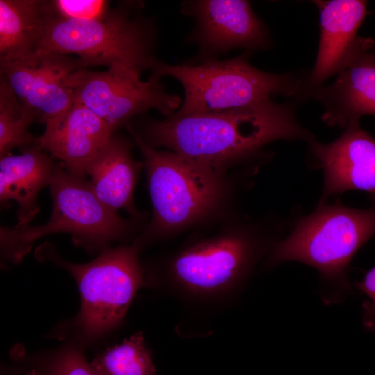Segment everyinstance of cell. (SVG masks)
Segmentation results:
<instances>
[{
    "mask_svg": "<svg viewBox=\"0 0 375 375\" xmlns=\"http://www.w3.org/2000/svg\"><path fill=\"white\" fill-rule=\"evenodd\" d=\"M133 142L112 135L90 163L88 181L97 198L110 210L124 209L135 220L143 216L133 202V193L144 164L132 156Z\"/></svg>",
    "mask_w": 375,
    "mask_h": 375,
    "instance_id": "16",
    "label": "cell"
},
{
    "mask_svg": "<svg viewBox=\"0 0 375 375\" xmlns=\"http://www.w3.org/2000/svg\"><path fill=\"white\" fill-rule=\"evenodd\" d=\"M181 10L194 20V26L185 41L198 47L196 55L184 63L199 65L217 60L219 55L235 49L252 53L272 47L266 25L247 1H185Z\"/></svg>",
    "mask_w": 375,
    "mask_h": 375,
    "instance_id": "10",
    "label": "cell"
},
{
    "mask_svg": "<svg viewBox=\"0 0 375 375\" xmlns=\"http://www.w3.org/2000/svg\"><path fill=\"white\" fill-rule=\"evenodd\" d=\"M141 242L103 251L85 264L63 260L55 253L50 258L76 279L81 306L78 324L89 337H96L117 326L125 316L136 292L144 284L138 252Z\"/></svg>",
    "mask_w": 375,
    "mask_h": 375,
    "instance_id": "8",
    "label": "cell"
},
{
    "mask_svg": "<svg viewBox=\"0 0 375 375\" xmlns=\"http://www.w3.org/2000/svg\"><path fill=\"white\" fill-rule=\"evenodd\" d=\"M352 285L353 289L366 297L362 305V324L367 331L375 333V267Z\"/></svg>",
    "mask_w": 375,
    "mask_h": 375,
    "instance_id": "23",
    "label": "cell"
},
{
    "mask_svg": "<svg viewBox=\"0 0 375 375\" xmlns=\"http://www.w3.org/2000/svg\"><path fill=\"white\" fill-rule=\"evenodd\" d=\"M219 226L215 235L193 242L172 260L169 270L183 285L210 292L238 283L284 230L282 221L272 215L252 219L237 215Z\"/></svg>",
    "mask_w": 375,
    "mask_h": 375,
    "instance_id": "6",
    "label": "cell"
},
{
    "mask_svg": "<svg viewBox=\"0 0 375 375\" xmlns=\"http://www.w3.org/2000/svg\"><path fill=\"white\" fill-rule=\"evenodd\" d=\"M375 236V196L369 208L324 203L294 221L288 235L269 252L266 264L302 262L319 272L322 300L326 305L343 302L353 288L349 267L357 251Z\"/></svg>",
    "mask_w": 375,
    "mask_h": 375,
    "instance_id": "3",
    "label": "cell"
},
{
    "mask_svg": "<svg viewBox=\"0 0 375 375\" xmlns=\"http://www.w3.org/2000/svg\"><path fill=\"white\" fill-rule=\"evenodd\" d=\"M319 11L320 37L316 61L306 76L304 98L346 65L368 38L357 36L367 12L362 0L315 1Z\"/></svg>",
    "mask_w": 375,
    "mask_h": 375,
    "instance_id": "14",
    "label": "cell"
},
{
    "mask_svg": "<svg viewBox=\"0 0 375 375\" xmlns=\"http://www.w3.org/2000/svg\"><path fill=\"white\" fill-rule=\"evenodd\" d=\"M49 3L54 16L71 19H99L110 8L104 0H53Z\"/></svg>",
    "mask_w": 375,
    "mask_h": 375,
    "instance_id": "21",
    "label": "cell"
},
{
    "mask_svg": "<svg viewBox=\"0 0 375 375\" xmlns=\"http://www.w3.org/2000/svg\"><path fill=\"white\" fill-rule=\"evenodd\" d=\"M47 375H97L84 356L75 349H67L50 363Z\"/></svg>",
    "mask_w": 375,
    "mask_h": 375,
    "instance_id": "22",
    "label": "cell"
},
{
    "mask_svg": "<svg viewBox=\"0 0 375 375\" xmlns=\"http://www.w3.org/2000/svg\"><path fill=\"white\" fill-rule=\"evenodd\" d=\"M251 52L199 65H170L157 59L151 75L176 78L184 99L179 115L219 112L251 106L275 95L304 99L305 77L259 69L249 61Z\"/></svg>",
    "mask_w": 375,
    "mask_h": 375,
    "instance_id": "5",
    "label": "cell"
},
{
    "mask_svg": "<svg viewBox=\"0 0 375 375\" xmlns=\"http://www.w3.org/2000/svg\"></svg>",
    "mask_w": 375,
    "mask_h": 375,
    "instance_id": "24",
    "label": "cell"
},
{
    "mask_svg": "<svg viewBox=\"0 0 375 375\" xmlns=\"http://www.w3.org/2000/svg\"><path fill=\"white\" fill-rule=\"evenodd\" d=\"M138 133L153 148L225 172L248 165L272 142L315 136L297 119L294 103L272 100L238 109L151 119Z\"/></svg>",
    "mask_w": 375,
    "mask_h": 375,
    "instance_id": "1",
    "label": "cell"
},
{
    "mask_svg": "<svg viewBox=\"0 0 375 375\" xmlns=\"http://www.w3.org/2000/svg\"><path fill=\"white\" fill-rule=\"evenodd\" d=\"M52 15L49 1L0 0V64L36 53Z\"/></svg>",
    "mask_w": 375,
    "mask_h": 375,
    "instance_id": "18",
    "label": "cell"
},
{
    "mask_svg": "<svg viewBox=\"0 0 375 375\" xmlns=\"http://www.w3.org/2000/svg\"><path fill=\"white\" fill-rule=\"evenodd\" d=\"M67 84L74 102L88 108L114 132L149 109L170 117L182 102L178 95L166 91L161 78L151 75L142 81L140 74L122 66L103 72L80 69L69 76Z\"/></svg>",
    "mask_w": 375,
    "mask_h": 375,
    "instance_id": "9",
    "label": "cell"
},
{
    "mask_svg": "<svg viewBox=\"0 0 375 375\" xmlns=\"http://www.w3.org/2000/svg\"><path fill=\"white\" fill-rule=\"evenodd\" d=\"M369 38L337 73L335 81L311 90L324 108L322 120L328 126L344 128L361 117L375 115V52Z\"/></svg>",
    "mask_w": 375,
    "mask_h": 375,
    "instance_id": "15",
    "label": "cell"
},
{
    "mask_svg": "<svg viewBox=\"0 0 375 375\" xmlns=\"http://www.w3.org/2000/svg\"><path fill=\"white\" fill-rule=\"evenodd\" d=\"M156 38L155 20L144 15L141 3L129 1L95 19L53 15L37 52L74 54L87 67L122 66L140 75L157 60Z\"/></svg>",
    "mask_w": 375,
    "mask_h": 375,
    "instance_id": "4",
    "label": "cell"
},
{
    "mask_svg": "<svg viewBox=\"0 0 375 375\" xmlns=\"http://www.w3.org/2000/svg\"><path fill=\"white\" fill-rule=\"evenodd\" d=\"M113 135L103 120L74 102L45 123L44 131L35 143L58 159L69 174L86 179L90 163Z\"/></svg>",
    "mask_w": 375,
    "mask_h": 375,
    "instance_id": "13",
    "label": "cell"
},
{
    "mask_svg": "<svg viewBox=\"0 0 375 375\" xmlns=\"http://www.w3.org/2000/svg\"><path fill=\"white\" fill-rule=\"evenodd\" d=\"M49 187L53 210L46 224L1 227L3 249L10 259L19 260L35 240L47 235L67 233L79 243L99 247L135 227L107 208L86 179L72 176L62 165H56Z\"/></svg>",
    "mask_w": 375,
    "mask_h": 375,
    "instance_id": "7",
    "label": "cell"
},
{
    "mask_svg": "<svg viewBox=\"0 0 375 375\" xmlns=\"http://www.w3.org/2000/svg\"><path fill=\"white\" fill-rule=\"evenodd\" d=\"M90 365L97 375H156L141 333L97 355Z\"/></svg>",
    "mask_w": 375,
    "mask_h": 375,
    "instance_id": "19",
    "label": "cell"
},
{
    "mask_svg": "<svg viewBox=\"0 0 375 375\" xmlns=\"http://www.w3.org/2000/svg\"><path fill=\"white\" fill-rule=\"evenodd\" d=\"M35 143L19 155L10 153L0 160L1 203L16 201L17 226H28L38 212V194L50 185L57 165Z\"/></svg>",
    "mask_w": 375,
    "mask_h": 375,
    "instance_id": "17",
    "label": "cell"
},
{
    "mask_svg": "<svg viewBox=\"0 0 375 375\" xmlns=\"http://www.w3.org/2000/svg\"><path fill=\"white\" fill-rule=\"evenodd\" d=\"M34 120L25 110L7 79L0 76V157L15 147H26L33 138L28 127Z\"/></svg>",
    "mask_w": 375,
    "mask_h": 375,
    "instance_id": "20",
    "label": "cell"
},
{
    "mask_svg": "<svg viewBox=\"0 0 375 375\" xmlns=\"http://www.w3.org/2000/svg\"><path fill=\"white\" fill-rule=\"evenodd\" d=\"M128 131L144 157L152 217L147 238H165L216 225L237 215L236 175L218 171L169 150L147 144L128 124Z\"/></svg>",
    "mask_w": 375,
    "mask_h": 375,
    "instance_id": "2",
    "label": "cell"
},
{
    "mask_svg": "<svg viewBox=\"0 0 375 375\" xmlns=\"http://www.w3.org/2000/svg\"><path fill=\"white\" fill-rule=\"evenodd\" d=\"M79 58L36 52L15 61L0 64L1 74L34 122L46 123L74 103L67 84L74 72L86 68Z\"/></svg>",
    "mask_w": 375,
    "mask_h": 375,
    "instance_id": "11",
    "label": "cell"
},
{
    "mask_svg": "<svg viewBox=\"0 0 375 375\" xmlns=\"http://www.w3.org/2000/svg\"><path fill=\"white\" fill-rule=\"evenodd\" d=\"M308 144L312 165L324 175L318 204L349 190L375 196V138L359 122L346 126L331 142L321 143L315 138Z\"/></svg>",
    "mask_w": 375,
    "mask_h": 375,
    "instance_id": "12",
    "label": "cell"
}]
</instances>
